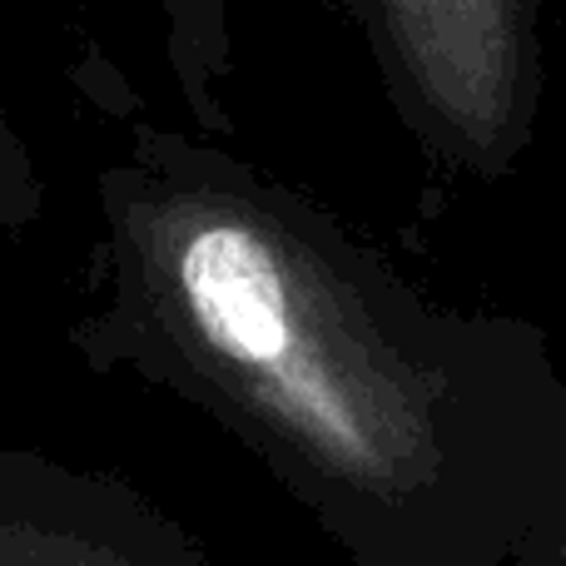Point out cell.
<instances>
[{
	"label": "cell",
	"mask_w": 566,
	"mask_h": 566,
	"mask_svg": "<svg viewBox=\"0 0 566 566\" xmlns=\"http://www.w3.org/2000/svg\"><path fill=\"white\" fill-rule=\"evenodd\" d=\"M70 348L229 432L348 566H517L557 472L537 323L438 303L205 129L139 119L95 169Z\"/></svg>",
	"instance_id": "1"
},
{
	"label": "cell",
	"mask_w": 566,
	"mask_h": 566,
	"mask_svg": "<svg viewBox=\"0 0 566 566\" xmlns=\"http://www.w3.org/2000/svg\"><path fill=\"white\" fill-rule=\"evenodd\" d=\"M368 45L398 125L442 175L497 185L547 95V0H328Z\"/></svg>",
	"instance_id": "2"
},
{
	"label": "cell",
	"mask_w": 566,
	"mask_h": 566,
	"mask_svg": "<svg viewBox=\"0 0 566 566\" xmlns=\"http://www.w3.org/2000/svg\"><path fill=\"white\" fill-rule=\"evenodd\" d=\"M0 566H219L135 482L0 442Z\"/></svg>",
	"instance_id": "3"
},
{
	"label": "cell",
	"mask_w": 566,
	"mask_h": 566,
	"mask_svg": "<svg viewBox=\"0 0 566 566\" xmlns=\"http://www.w3.org/2000/svg\"><path fill=\"white\" fill-rule=\"evenodd\" d=\"M159 20V55L195 129L229 135V80H234V0H149Z\"/></svg>",
	"instance_id": "4"
},
{
	"label": "cell",
	"mask_w": 566,
	"mask_h": 566,
	"mask_svg": "<svg viewBox=\"0 0 566 566\" xmlns=\"http://www.w3.org/2000/svg\"><path fill=\"white\" fill-rule=\"evenodd\" d=\"M40 214H45V175L0 95V239L25 234L30 224H40Z\"/></svg>",
	"instance_id": "5"
},
{
	"label": "cell",
	"mask_w": 566,
	"mask_h": 566,
	"mask_svg": "<svg viewBox=\"0 0 566 566\" xmlns=\"http://www.w3.org/2000/svg\"><path fill=\"white\" fill-rule=\"evenodd\" d=\"M517 566H566V428H562L557 472H552L547 497H542L537 517H532L527 537H522Z\"/></svg>",
	"instance_id": "6"
}]
</instances>
